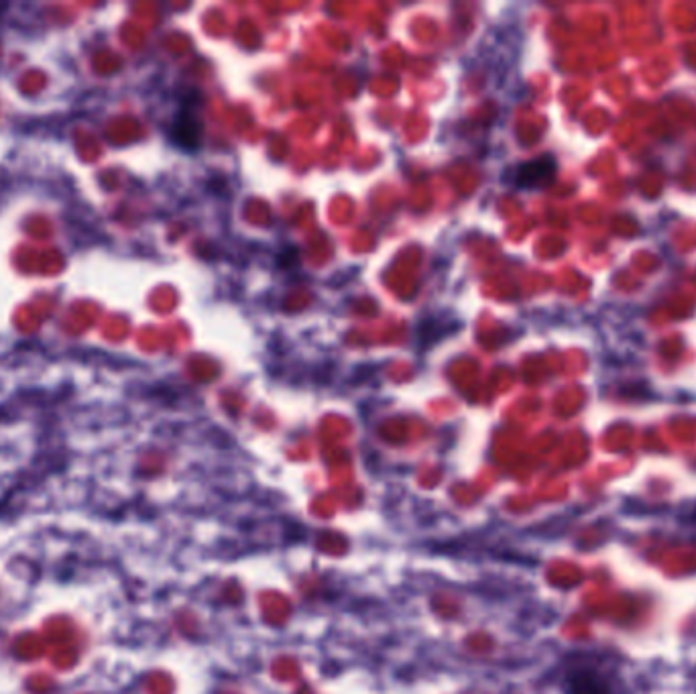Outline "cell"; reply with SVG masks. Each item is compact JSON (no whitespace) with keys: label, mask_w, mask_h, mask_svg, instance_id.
Segmentation results:
<instances>
[{"label":"cell","mask_w":696,"mask_h":694,"mask_svg":"<svg viewBox=\"0 0 696 694\" xmlns=\"http://www.w3.org/2000/svg\"><path fill=\"white\" fill-rule=\"evenodd\" d=\"M554 175H556V159L546 155L519 165L517 170L513 171V184L524 189H536V188L548 186L549 181L554 180Z\"/></svg>","instance_id":"1"},{"label":"cell","mask_w":696,"mask_h":694,"mask_svg":"<svg viewBox=\"0 0 696 694\" xmlns=\"http://www.w3.org/2000/svg\"><path fill=\"white\" fill-rule=\"evenodd\" d=\"M172 141L178 145L180 149L194 151L200 143V121H197L196 113L192 108L186 106L183 111L178 113L175 121L172 124Z\"/></svg>","instance_id":"2"},{"label":"cell","mask_w":696,"mask_h":694,"mask_svg":"<svg viewBox=\"0 0 696 694\" xmlns=\"http://www.w3.org/2000/svg\"><path fill=\"white\" fill-rule=\"evenodd\" d=\"M568 692L570 694H607L609 689L597 672L578 670L568 676Z\"/></svg>","instance_id":"3"}]
</instances>
